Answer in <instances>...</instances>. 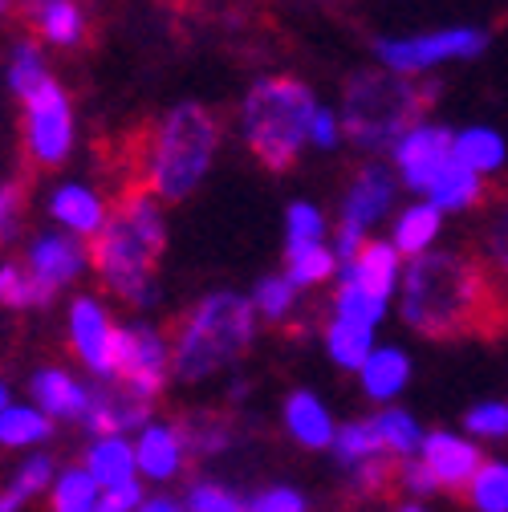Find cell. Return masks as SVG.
I'll return each instance as SVG.
<instances>
[{
	"label": "cell",
	"instance_id": "cell-46",
	"mask_svg": "<svg viewBox=\"0 0 508 512\" xmlns=\"http://www.w3.org/2000/svg\"><path fill=\"white\" fill-rule=\"evenodd\" d=\"M248 512H305V496L293 488H265L248 500Z\"/></svg>",
	"mask_w": 508,
	"mask_h": 512
},
{
	"label": "cell",
	"instance_id": "cell-14",
	"mask_svg": "<svg viewBox=\"0 0 508 512\" xmlns=\"http://www.w3.org/2000/svg\"><path fill=\"white\" fill-rule=\"evenodd\" d=\"M419 460L423 468L435 476L439 488H468L472 476L480 472L484 456L480 447L464 435H452V431H431L423 435V447H419Z\"/></svg>",
	"mask_w": 508,
	"mask_h": 512
},
{
	"label": "cell",
	"instance_id": "cell-5",
	"mask_svg": "<svg viewBox=\"0 0 508 512\" xmlns=\"http://www.w3.org/2000/svg\"><path fill=\"white\" fill-rule=\"evenodd\" d=\"M257 338V309L240 293H212L187 309L171 342V370L183 382H200L232 366Z\"/></svg>",
	"mask_w": 508,
	"mask_h": 512
},
{
	"label": "cell",
	"instance_id": "cell-17",
	"mask_svg": "<svg viewBox=\"0 0 508 512\" xmlns=\"http://www.w3.org/2000/svg\"><path fill=\"white\" fill-rule=\"evenodd\" d=\"M399 277H403V256L391 240H366V248L338 273V281L358 285L383 301H391V293L399 289Z\"/></svg>",
	"mask_w": 508,
	"mask_h": 512
},
{
	"label": "cell",
	"instance_id": "cell-47",
	"mask_svg": "<svg viewBox=\"0 0 508 512\" xmlns=\"http://www.w3.org/2000/svg\"><path fill=\"white\" fill-rule=\"evenodd\" d=\"M139 508H143V488L139 484H122V488L102 492L94 512H139Z\"/></svg>",
	"mask_w": 508,
	"mask_h": 512
},
{
	"label": "cell",
	"instance_id": "cell-12",
	"mask_svg": "<svg viewBox=\"0 0 508 512\" xmlns=\"http://www.w3.org/2000/svg\"><path fill=\"white\" fill-rule=\"evenodd\" d=\"M86 269H90V248L78 236H70V232H41V236L29 240L25 273L45 293V301H53L66 285H74Z\"/></svg>",
	"mask_w": 508,
	"mask_h": 512
},
{
	"label": "cell",
	"instance_id": "cell-6",
	"mask_svg": "<svg viewBox=\"0 0 508 512\" xmlns=\"http://www.w3.org/2000/svg\"><path fill=\"white\" fill-rule=\"evenodd\" d=\"M317 98L297 78H261L240 102V135L269 171H289L309 147Z\"/></svg>",
	"mask_w": 508,
	"mask_h": 512
},
{
	"label": "cell",
	"instance_id": "cell-49",
	"mask_svg": "<svg viewBox=\"0 0 508 512\" xmlns=\"http://www.w3.org/2000/svg\"><path fill=\"white\" fill-rule=\"evenodd\" d=\"M403 484H407L411 492H435V488H439V484H435V476L423 468V460H419V456L403 464Z\"/></svg>",
	"mask_w": 508,
	"mask_h": 512
},
{
	"label": "cell",
	"instance_id": "cell-20",
	"mask_svg": "<svg viewBox=\"0 0 508 512\" xmlns=\"http://www.w3.org/2000/svg\"><path fill=\"white\" fill-rule=\"evenodd\" d=\"M183 435L167 423H147L135 439V460L147 480H171L183 468Z\"/></svg>",
	"mask_w": 508,
	"mask_h": 512
},
{
	"label": "cell",
	"instance_id": "cell-8",
	"mask_svg": "<svg viewBox=\"0 0 508 512\" xmlns=\"http://www.w3.org/2000/svg\"><path fill=\"white\" fill-rule=\"evenodd\" d=\"M25 147L37 167H61L74 151V106L57 82H45L25 102Z\"/></svg>",
	"mask_w": 508,
	"mask_h": 512
},
{
	"label": "cell",
	"instance_id": "cell-9",
	"mask_svg": "<svg viewBox=\"0 0 508 512\" xmlns=\"http://www.w3.org/2000/svg\"><path fill=\"white\" fill-rule=\"evenodd\" d=\"M171 374V342L151 322H131L118 330V374L135 395L155 403Z\"/></svg>",
	"mask_w": 508,
	"mask_h": 512
},
{
	"label": "cell",
	"instance_id": "cell-28",
	"mask_svg": "<svg viewBox=\"0 0 508 512\" xmlns=\"http://www.w3.org/2000/svg\"><path fill=\"white\" fill-rule=\"evenodd\" d=\"M326 354L342 370H362L366 358L374 354V330L350 326V322H342V317H330V326H326Z\"/></svg>",
	"mask_w": 508,
	"mask_h": 512
},
{
	"label": "cell",
	"instance_id": "cell-27",
	"mask_svg": "<svg viewBox=\"0 0 508 512\" xmlns=\"http://www.w3.org/2000/svg\"><path fill=\"white\" fill-rule=\"evenodd\" d=\"M45 82H53V78H49L45 45H41L37 37H21V41L13 45V53H9V90H13L21 102H29Z\"/></svg>",
	"mask_w": 508,
	"mask_h": 512
},
{
	"label": "cell",
	"instance_id": "cell-22",
	"mask_svg": "<svg viewBox=\"0 0 508 512\" xmlns=\"http://www.w3.org/2000/svg\"><path fill=\"white\" fill-rule=\"evenodd\" d=\"M439 232H443V212H439L435 204L419 200V204H407V208L395 216V224H391V244L399 248V256H411V261H419V256H427V252L435 248Z\"/></svg>",
	"mask_w": 508,
	"mask_h": 512
},
{
	"label": "cell",
	"instance_id": "cell-18",
	"mask_svg": "<svg viewBox=\"0 0 508 512\" xmlns=\"http://www.w3.org/2000/svg\"><path fill=\"white\" fill-rule=\"evenodd\" d=\"M29 391H33V407L45 411L49 419H78L90 407V391L82 387L74 374L57 370V366L37 370L33 382H29Z\"/></svg>",
	"mask_w": 508,
	"mask_h": 512
},
{
	"label": "cell",
	"instance_id": "cell-44",
	"mask_svg": "<svg viewBox=\"0 0 508 512\" xmlns=\"http://www.w3.org/2000/svg\"><path fill=\"white\" fill-rule=\"evenodd\" d=\"M21 216H25V191H21V183H0V244L17 240Z\"/></svg>",
	"mask_w": 508,
	"mask_h": 512
},
{
	"label": "cell",
	"instance_id": "cell-4",
	"mask_svg": "<svg viewBox=\"0 0 508 512\" xmlns=\"http://www.w3.org/2000/svg\"><path fill=\"white\" fill-rule=\"evenodd\" d=\"M439 86H419L415 78H399L387 70H366L346 82L342 98V131L362 151H387L423 122Z\"/></svg>",
	"mask_w": 508,
	"mask_h": 512
},
{
	"label": "cell",
	"instance_id": "cell-21",
	"mask_svg": "<svg viewBox=\"0 0 508 512\" xmlns=\"http://www.w3.org/2000/svg\"><path fill=\"white\" fill-rule=\"evenodd\" d=\"M86 472L98 480L102 492L135 484L139 476V460H135V443H126L122 435H98L86 452Z\"/></svg>",
	"mask_w": 508,
	"mask_h": 512
},
{
	"label": "cell",
	"instance_id": "cell-33",
	"mask_svg": "<svg viewBox=\"0 0 508 512\" xmlns=\"http://www.w3.org/2000/svg\"><path fill=\"white\" fill-rule=\"evenodd\" d=\"M313 244H326V212L309 200H293L285 208V256Z\"/></svg>",
	"mask_w": 508,
	"mask_h": 512
},
{
	"label": "cell",
	"instance_id": "cell-29",
	"mask_svg": "<svg viewBox=\"0 0 508 512\" xmlns=\"http://www.w3.org/2000/svg\"><path fill=\"white\" fill-rule=\"evenodd\" d=\"M374 431H378V439H383V452L403 456V460H415L419 447H423V431H419L415 415L403 411V407L378 411V415H374Z\"/></svg>",
	"mask_w": 508,
	"mask_h": 512
},
{
	"label": "cell",
	"instance_id": "cell-41",
	"mask_svg": "<svg viewBox=\"0 0 508 512\" xmlns=\"http://www.w3.org/2000/svg\"><path fill=\"white\" fill-rule=\"evenodd\" d=\"M187 447H196V452H220V447L228 443V427L224 419L216 415H196V419H187V427L179 431Z\"/></svg>",
	"mask_w": 508,
	"mask_h": 512
},
{
	"label": "cell",
	"instance_id": "cell-36",
	"mask_svg": "<svg viewBox=\"0 0 508 512\" xmlns=\"http://www.w3.org/2000/svg\"><path fill=\"white\" fill-rule=\"evenodd\" d=\"M334 456H338V464H346V468H362V464H370V460L383 456V439H378V431H374V419H370V423L358 419V423L338 427Z\"/></svg>",
	"mask_w": 508,
	"mask_h": 512
},
{
	"label": "cell",
	"instance_id": "cell-16",
	"mask_svg": "<svg viewBox=\"0 0 508 512\" xmlns=\"http://www.w3.org/2000/svg\"><path fill=\"white\" fill-rule=\"evenodd\" d=\"M45 208H49V216H53V224H61L70 236H78V240H94L98 232H102V224H106V200L98 196V191L90 187V183H78V179H70V183H57L49 196H45Z\"/></svg>",
	"mask_w": 508,
	"mask_h": 512
},
{
	"label": "cell",
	"instance_id": "cell-32",
	"mask_svg": "<svg viewBox=\"0 0 508 512\" xmlns=\"http://www.w3.org/2000/svg\"><path fill=\"white\" fill-rule=\"evenodd\" d=\"M248 301H252V309H257V317H265V322L281 326V322H289V317H293V309H297V301H301V289H297L285 273H281V277H261Z\"/></svg>",
	"mask_w": 508,
	"mask_h": 512
},
{
	"label": "cell",
	"instance_id": "cell-7",
	"mask_svg": "<svg viewBox=\"0 0 508 512\" xmlns=\"http://www.w3.org/2000/svg\"><path fill=\"white\" fill-rule=\"evenodd\" d=\"M488 49V33L476 25H452V29H431L415 37H383L374 45L378 66L399 78H419L443 61H472Z\"/></svg>",
	"mask_w": 508,
	"mask_h": 512
},
{
	"label": "cell",
	"instance_id": "cell-40",
	"mask_svg": "<svg viewBox=\"0 0 508 512\" xmlns=\"http://www.w3.org/2000/svg\"><path fill=\"white\" fill-rule=\"evenodd\" d=\"M464 427L476 439H504L508 435V403H476L464 415Z\"/></svg>",
	"mask_w": 508,
	"mask_h": 512
},
{
	"label": "cell",
	"instance_id": "cell-24",
	"mask_svg": "<svg viewBox=\"0 0 508 512\" xmlns=\"http://www.w3.org/2000/svg\"><path fill=\"white\" fill-rule=\"evenodd\" d=\"M358 378H362V391L374 403H391L395 395H403V387L411 382V358L399 346H374V354L366 358Z\"/></svg>",
	"mask_w": 508,
	"mask_h": 512
},
{
	"label": "cell",
	"instance_id": "cell-13",
	"mask_svg": "<svg viewBox=\"0 0 508 512\" xmlns=\"http://www.w3.org/2000/svg\"><path fill=\"white\" fill-rule=\"evenodd\" d=\"M395 191H399V175L383 163H366L354 183L346 187V200H342V224L338 228H350V232H362L370 236L378 224H383L395 208Z\"/></svg>",
	"mask_w": 508,
	"mask_h": 512
},
{
	"label": "cell",
	"instance_id": "cell-35",
	"mask_svg": "<svg viewBox=\"0 0 508 512\" xmlns=\"http://www.w3.org/2000/svg\"><path fill=\"white\" fill-rule=\"evenodd\" d=\"M334 317H342V322L350 326H366V330H378V322L387 317V301L374 297L358 285H346L338 281V293H334Z\"/></svg>",
	"mask_w": 508,
	"mask_h": 512
},
{
	"label": "cell",
	"instance_id": "cell-52",
	"mask_svg": "<svg viewBox=\"0 0 508 512\" xmlns=\"http://www.w3.org/2000/svg\"><path fill=\"white\" fill-rule=\"evenodd\" d=\"M13 407V395H9V387H5V382H0V415H5Z\"/></svg>",
	"mask_w": 508,
	"mask_h": 512
},
{
	"label": "cell",
	"instance_id": "cell-3",
	"mask_svg": "<svg viewBox=\"0 0 508 512\" xmlns=\"http://www.w3.org/2000/svg\"><path fill=\"white\" fill-rule=\"evenodd\" d=\"M220 151V122L204 102L171 106L155 131L147 135L143 151V183L155 200L179 204L208 179L212 159Z\"/></svg>",
	"mask_w": 508,
	"mask_h": 512
},
{
	"label": "cell",
	"instance_id": "cell-1",
	"mask_svg": "<svg viewBox=\"0 0 508 512\" xmlns=\"http://www.w3.org/2000/svg\"><path fill=\"white\" fill-rule=\"evenodd\" d=\"M496 293L464 252H427L403 273V322L427 338L476 334L496 322Z\"/></svg>",
	"mask_w": 508,
	"mask_h": 512
},
{
	"label": "cell",
	"instance_id": "cell-19",
	"mask_svg": "<svg viewBox=\"0 0 508 512\" xmlns=\"http://www.w3.org/2000/svg\"><path fill=\"white\" fill-rule=\"evenodd\" d=\"M285 427L301 447H309V452L334 447V439H338V423H334L330 407L313 391H293L285 399Z\"/></svg>",
	"mask_w": 508,
	"mask_h": 512
},
{
	"label": "cell",
	"instance_id": "cell-30",
	"mask_svg": "<svg viewBox=\"0 0 508 512\" xmlns=\"http://www.w3.org/2000/svg\"><path fill=\"white\" fill-rule=\"evenodd\" d=\"M334 273H342V261H338V252L330 244H313V248H301V252H289L285 256V277L297 289L326 285Z\"/></svg>",
	"mask_w": 508,
	"mask_h": 512
},
{
	"label": "cell",
	"instance_id": "cell-31",
	"mask_svg": "<svg viewBox=\"0 0 508 512\" xmlns=\"http://www.w3.org/2000/svg\"><path fill=\"white\" fill-rule=\"evenodd\" d=\"M49 415L37 411V407H25V403H13L5 415H0V447H9V452H17V447H37L49 439Z\"/></svg>",
	"mask_w": 508,
	"mask_h": 512
},
{
	"label": "cell",
	"instance_id": "cell-38",
	"mask_svg": "<svg viewBox=\"0 0 508 512\" xmlns=\"http://www.w3.org/2000/svg\"><path fill=\"white\" fill-rule=\"evenodd\" d=\"M0 305L29 309V305H49V301L33 285V277L25 273V265H0Z\"/></svg>",
	"mask_w": 508,
	"mask_h": 512
},
{
	"label": "cell",
	"instance_id": "cell-15",
	"mask_svg": "<svg viewBox=\"0 0 508 512\" xmlns=\"http://www.w3.org/2000/svg\"><path fill=\"white\" fill-rule=\"evenodd\" d=\"M151 403L143 395H135L122 378H102L90 391V407H86V427L98 435H122L126 427H147Z\"/></svg>",
	"mask_w": 508,
	"mask_h": 512
},
{
	"label": "cell",
	"instance_id": "cell-54",
	"mask_svg": "<svg viewBox=\"0 0 508 512\" xmlns=\"http://www.w3.org/2000/svg\"><path fill=\"white\" fill-rule=\"evenodd\" d=\"M9 5H13V0H0V13H9Z\"/></svg>",
	"mask_w": 508,
	"mask_h": 512
},
{
	"label": "cell",
	"instance_id": "cell-48",
	"mask_svg": "<svg viewBox=\"0 0 508 512\" xmlns=\"http://www.w3.org/2000/svg\"><path fill=\"white\" fill-rule=\"evenodd\" d=\"M391 480V472H387V460L378 456V460H370V464H362V468H354V488L358 492H378Z\"/></svg>",
	"mask_w": 508,
	"mask_h": 512
},
{
	"label": "cell",
	"instance_id": "cell-25",
	"mask_svg": "<svg viewBox=\"0 0 508 512\" xmlns=\"http://www.w3.org/2000/svg\"><path fill=\"white\" fill-rule=\"evenodd\" d=\"M452 159L484 179L508 163V143L500 131H492V126H464V131H456V139H452Z\"/></svg>",
	"mask_w": 508,
	"mask_h": 512
},
{
	"label": "cell",
	"instance_id": "cell-42",
	"mask_svg": "<svg viewBox=\"0 0 508 512\" xmlns=\"http://www.w3.org/2000/svg\"><path fill=\"white\" fill-rule=\"evenodd\" d=\"M484 248H488V261L496 273L508 277V196L496 204L488 228H484Z\"/></svg>",
	"mask_w": 508,
	"mask_h": 512
},
{
	"label": "cell",
	"instance_id": "cell-2",
	"mask_svg": "<svg viewBox=\"0 0 508 512\" xmlns=\"http://www.w3.org/2000/svg\"><path fill=\"white\" fill-rule=\"evenodd\" d=\"M163 244H167L163 208L147 187H139V191H126L110 208L102 232L90 240V265L98 269L110 293L147 309L159 301L155 261Z\"/></svg>",
	"mask_w": 508,
	"mask_h": 512
},
{
	"label": "cell",
	"instance_id": "cell-39",
	"mask_svg": "<svg viewBox=\"0 0 508 512\" xmlns=\"http://www.w3.org/2000/svg\"><path fill=\"white\" fill-rule=\"evenodd\" d=\"M187 512H248V504L228 492L224 484H192V492H187Z\"/></svg>",
	"mask_w": 508,
	"mask_h": 512
},
{
	"label": "cell",
	"instance_id": "cell-51",
	"mask_svg": "<svg viewBox=\"0 0 508 512\" xmlns=\"http://www.w3.org/2000/svg\"><path fill=\"white\" fill-rule=\"evenodd\" d=\"M21 504H25V500H21L13 488H9V492H0V512H17Z\"/></svg>",
	"mask_w": 508,
	"mask_h": 512
},
{
	"label": "cell",
	"instance_id": "cell-11",
	"mask_svg": "<svg viewBox=\"0 0 508 512\" xmlns=\"http://www.w3.org/2000/svg\"><path fill=\"white\" fill-rule=\"evenodd\" d=\"M118 330L122 326H114L110 309L98 297L78 293L70 301V346L86 362L90 374H98V378L118 374Z\"/></svg>",
	"mask_w": 508,
	"mask_h": 512
},
{
	"label": "cell",
	"instance_id": "cell-53",
	"mask_svg": "<svg viewBox=\"0 0 508 512\" xmlns=\"http://www.w3.org/2000/svg\"><path fill=\"white\" fill-rule=\"evenodd\" d=\"M399 512H423V508H419V504H403Z\"/></svg>",
	"mask_w": 508,
	"mask_h": 512
},
{
	"label": "cell",
	"instance_id": "cell-23",
	"mask_svg": "<svg viewBox=\"0 0 508 512\" xmlns=\"http://www.w3.org/2000/svg\"><path fill=\"white\" fill-rule=\"evenodd\" d=\"M25 9H29L33 29L49 45L70 49L86 37V13H82L78 0H25Z\"/></svg>",
	"mask_w": 508,
	"mask_h": 512
},
{
	"label": "cell",
	"instance_id": "cell-34",
	"mask_svg": "<svg viewBox=\"0 0 508 512\" xmlns=\"http://www.w3.org/2000/svg\"><path fill=\"white\" fill-rule=\"evenodd\" d=\"M53 512H94L98 508V480L86 472V468H70L53 480Z\"/></svg>",
	"mask_w": 508,
	"mask_h": 512
},
{
	"label": "cell",
	"instance_id": "cell-10",
	"mask_svg": "<svg viewBox=\"0 0 508 512\" xmlns=\"http://www.w3.org/2000/svg\"><path fill=\"white\" fill-rule=\"evenodd\" d=\"M452 139H456V131H448L443 122L423 118L419 126H411V131L391 147V167L403 179V187L427 196V187L439 179V171L452 163Z\"/></svg>",
	"mask_w": 508,
	"mask_h": 512
},
{
	"label": "cell",
	"instance_id": "cell-26",
	"mask_svg": "<svg viewBox=\"0 0 508 512\" xmlns=\"http://www.w3.org/2000/svg\"><path fill=\"white\" fill-rule=\"evenodd\" d=\"M423 200L435 204L443 216H448V212H468V208H476V204L484 200V179L452 159L448 167L439 171V179L427 187V196H423Z\"/></svg>",
	"mask_w": 508,
	"mask_h": 512
},
{
	"label": "cell",
	"instance_id": "cell-45",
	"mask_svg": "<svg viewBox=\"0 0 508 512\" xmlns=\"http://www.w3.org/2000/svg\"><path fill=\"white\" fill-rule=\"evenodd\" d=\"M342 139H346V131H342V114L330 110V106H317V110H313V122H309V147H317V151H334Z\"/></svg>",
	"mask_w": 508,
	"mask_h": 512
},
{
	"label": "cell",
	"instance_id": "cell-50",
	"mask_svg": "<svg viewBox=\"0 0 508 512\" xmlns=\"http://www.w3.org/2000/svg\"><path fill=\"white\" fill-rule=\"evenodd\" d=\"M139 512H187L183 504H175V500H167V496H155V500H143V508Z\"/></svg>",
	"mask_w": 508,
	"mask_h": 512
},
{
	"label": "cell",
	"instance_id": "cell-43",
	"mask_svg": "<svg viewBox=\"0 0 508 512\" xmlns=\"http://www.w3.org/2000/svg\"><path fill=\"white\" fill-rule=\"evenodd\" d=\"M49 484H53V460H49V456H29V460L17 468V476H13V492H17L21 500L45 492Z\"/></svg>",
	"mask_w": 508,
	"mask_h": 512
},
{
	"label": "cell",
	"instance_id": "cell-37",
	"mask_svg": "<svg viewBox=\"0 0 508 512\" xmlns=\"http://www.w3.org/2000/svg\"><path fill=\"white\" fill-rule=\"evenodd\" d=\"M468 496L476 512H508V464L500 460L480 464V472L468 484Z\"/></svg>",
	"mask_w": 508,
	"mask_h": 512
}]
</instances>
